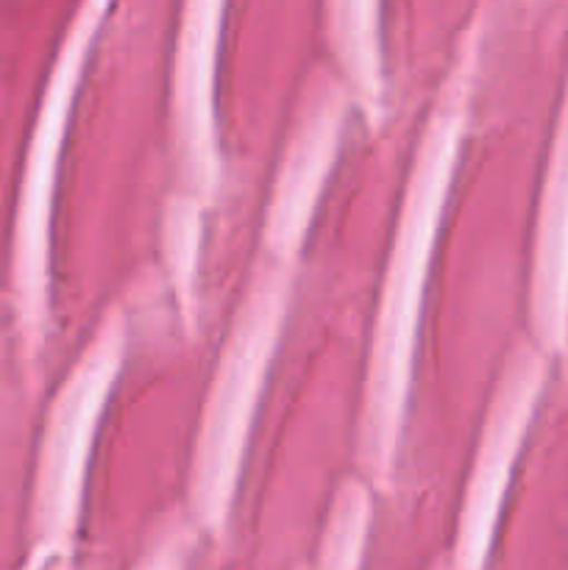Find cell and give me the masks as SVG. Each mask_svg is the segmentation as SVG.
Instances as JSON below:
<instances>
[{
    "instance_id": "2",
    "label": "cell",
    "mask_w": 568,
    "mask_h": 570,
    "mask_svg": "<svg viewBox=\"0 0 568 570\" xmlns=\"http://www.w3.org/2000/svg\"><path fill=\"white\" fill-rule=\"evenodd\" d=\"M451 115L379 111L354 98L334 117L209 538L239 523L306 527L317 554L334 515L371 484L390 287L418 184Z\"/></svg>"
},
{
    "instance_id": "4",
    "label": "cell",
    "mask_w": 568,
    "mask_h": 570,
    "mask_svg": "<svg viewBox=\"0 0 568 570\" xmlns=\"http://www.w3.org/2000/svg\"><path fill=\"white\" fill-rule=\"evenodd\" d=\"M195 549H198V529L184 527L159 540L131 570H193Z\"/></svg>"
},
{
    "instance_id": "5",
    "label": "cell",
    "mask_w": 568,
    "mask_h": 570,
    "mask_svg": "<svg viewBox=\"0 0 568 570\" xmlns=\"http://www.w3.org/2000/svg\"><path fill=\"white\" fill-rule=\"evenodd\" d=\"M434 570H451V568H434Z\"/></svg>"
},
{
    "instance_id": "3",
    "label": "cell",
    "mask_w": 568,
    "mask_h": 570,
    "mask_svg": "<svg viewBox=\"0 0 568 570\" xmlns=\"http://www.w3.org/2000/svg\"><path fill=\"white\" fill-rule=\"evenodd\" d=\"M111 337L115 354L84 454L76 534L131 543L137 566L167 534L198 529L204 449L232 356L198 326L176 265L128 301Z\"/></svg>"
},
{
    "instance_id": "1",
    "label": "cell",
    "mask_w": 568,
    "mask_h": 570,
    "mask_svg": "<svg viewBox=\"0 0 568 570\" xmlns=\"http://www.w3.org/2000/svg\"><path fill=\"white\" fill-rule=\"evenodd\" d=\"M527 39L496 31L462 70L393 432L368 484V538L432 523L454 557L490 449L551 362L540 223L568 67L546 78Z\"/></svg>"
}]
</instances>
